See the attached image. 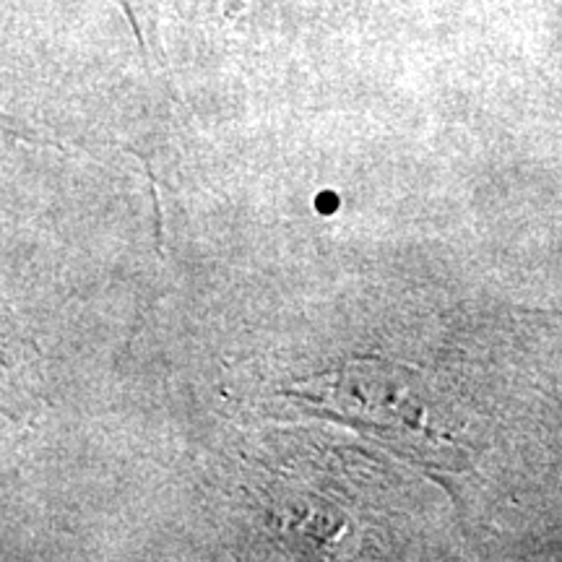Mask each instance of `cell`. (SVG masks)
Returning <instances> with one entry per match:
<instances>
[{"label": "cell", "instance_id": "6da1fadb", "mask_svg": "<svg viewBox=\"0 0 562 562\" xmlns=\"http://www.w3.org/2000/svg\"><path fill=\"white\" fill-rule=\"evenodd\" d=\"M414 372L391 362H351L339 370L334 383L321 385L315 402L326 404L341 422L360 432H378L393 446L430 442L432 435L422 427V406L414 398Z\"/></svg>", "mask_w": 562, "mask_h": 562}]
</instances>
